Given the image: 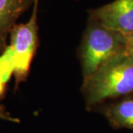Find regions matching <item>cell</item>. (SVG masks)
Returning <instances> with one entry per match:
<instances>
[{"mask_svg": "<svg viewBox=\"0 0 133 133\" xmlns=\"http://www.w3.org/2000/svg\"><path fill=\"white\" fill-rule=\"evenodd\" d=\"M81 92L87 110L107 100L133 95V61L121 54L111 59L82 81Z\"/></svg>", "mask_w": 133, "mask_h": 133, "instance_id": "1", "label": "cell"}, {"mask_svg": "<svg viewBox=\"0 0 133 133\" xmlns=\"http://www.w3.org/2000/svg\"><path fill=\"white\" fill-rule=\"evenodd\" d=\"M125 48V34L88 18L78 51L83 81L111 59L124 54Z\"/></svg>", "mask_w": 133, "mask_h": 133, "instance_id": "2", "label": "cell"}, {"mask_svg": "<svg viewBox=\"0 0 133 133\" xmlns=\"http://www.w3.org/2000/svg\"><path fill=\"white\" fill-rule=\"evenodd\" d=\"M39 0H34L32 13L25 23L16 24L10 33V44L14 70L15 90L26 81L38 44V10Z\"/></svg>", "mask_w": 133, "mask_h": 133, "instance_id": "3", "label": "cell"}, {"mask_svg": "<svg viewBox=\"0 0 133 133\" xmlns=\"http://www.w3.org/2000/svg\"><path fill=\"white\" fill-rule=\"evenodd\" d=\"M89 19L124 34L133 31V0H114L89 10Z\"/></svg>", "mask_w": 133, "mask_h": 133, "instance_id": "4", "label": "cell"}, {"mask_svg": "<svg viewBox=\"0 0 133 133\" xmlns=\"http://www.w3.org/2000/svg\"><path fill=\"white\" fill-rule=\"evenodd\" d=\"M34 0H0V52L8 48V38L19 18Z\"/></svg>", "mask_w": 133, "mask_h": 133, "instance_id": "5", "label": "cell"}, {"mask_svg": "<svg viewBox=\"0 0 133 133\" xmlns=\"http://www.w3.org/2000/svg\"><path fill=\"white\" fill-rule=\"evenodd\" d=\"M100 112L114 129L133 130V98L127 97L101 107Z\"/></svg>", "mask_w": 133, "mask_h": 133, "instance_id": "6", "label": "cell"}, {"mask_svg": "<svg viewBox=\"0 0 133 133\" xmlns=\"http://www.w3.org/2000/svg\"><path fill=\"white\" fill-rule=\"evenodd\" d=\"M126 35V48L124 55L133 61V31Z\"/></svg>", "mask_w": 133, "mask_h": 133, "instance_id": "7", "label": "cell"}, {"mask_svg": "<svg viewBox=\"0 0 133 133\" xmlns=\"http://www.w3.org/2000/svg\"><path fill=\"white\" fill-rule=\"evenodd\" d=\"M0 120L8 121L14 123H20V120L19 118L11 116L9 112H8L3 107H0Z\"/></svg>", "mask_w": 133, "mask_h": 133, "instance_id": "8", "label": "cell"}, {"mask_svg": "<svg viewBox=\"0 0 133 133\" xmlns=\"http://www.w3.org/2000/svg\"><path fill=\"white\" fill-rule=\"evenodd\" d=\"M7 84L8 82L5 81V78L0 72V101L5 98L7 90Z\"/></svg>", "mask_w": 133, "mask_h": 133, "instance_id": "9", "label": "cell"}, {"mask_svg": "<svg viewBox=\"0 0 133 133\" xmlns=\"http://www.w3.org/2000/svg\"><path fill=\"white\" fill-rule=\"evenodd\" d=\"M131 97H132V98H133V95H132V96H131Z\"/></svg>", "mask_w": 133, "mask_h": 133, "instance_id": "10", "label": "cell"}]
</instances>
